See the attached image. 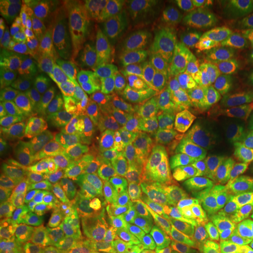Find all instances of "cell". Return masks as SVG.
Masks as SVG:
<instances>
[{
    "label": "cell",
    "instance_id": "obj_1",
    "mask_svg": "<svg viewBox=\"0 0 253 253\" xmlns=\"http://www.w3.org/2000/svg\"><path fill=\"white\" fill-rule=\"evenodd\" d=\"M187 17L204 55L217 135L212 183L222 186L253 128V13L238 1H194Z\"/></svg>",
    "mask_w": 253,
    "mask_h": 253
},
{
    "label": "cell",
    "instance_id": "obj_2",
    "mask_svg": "<svg viewBox=\"0 0 253 253\" xmlns=\"http://www.w3.org/2000/svg\"><path fill=\"white\" fill-rule=\"evenodd\" d=\"M151 73L158 83V117L173 163L194 180H212L217 165L215 123L203 48L189 17L168 33Z\"/></svg>",
    "mask_w": 253,
    "mask_h": 253
},
{
    "label": "cell",
    "instance_id": "obj_3",
    "mask_svg": "<svg viewBox=\"0 0 253 253\" xmlns=\"http://www.w3.org/2000/svg\"><path fill=\"white\" fill-rule=\"evenodd\" d=\"M86 21L99 31L111 54L132 69L159 55L172 24L170 6L139 0H75L69 1Z\"/></svg>",
    "mask_w": 253,
    "mask_h": 253
},
{
    "label": "cell",
    "instance_id": "obj_4",
    "mask_svg": "<svg viewBox=\"0 0 253 253\" xmlns=\"http://www.w3.org/2000/svg\"><path fill=\"white\" fill-rule=\"evenodd\" d=\"M81 170L23 148L6 146L0 161V197L38 212H52L73 176Z\"/></svg>",
    "mask_w": 253,
    "mask_h": 253
},
{
    "label": "cell",
    "instance_id": "obj_5",
    "mask_svg": "<svg viewBox=\"0 0 253 253\" xmlns=\"http://www.w3.org/2000/svg\"><path fill=\"white\" fill-rule=\"evenodd\" d=\"M118 159L121 165H141L161 173L166 180L173 174V163L165 145L158 117V83L149 73L134 106L118 126Z\"/></svg>",
    "mask_w": 253,
    "mask_h": 253
},
{
    "label": "cell",
    "instance_id": "obj_6",
    "mask_svg": "<svg viewBox=\"0 0 253 253\" xmlns=\"http://www.w3.org/2000/svg\"><path fill=\"white\" fill-rule=\"evenodd\" d=\"M66 7L45 13L28 11L20 0H1L0 3V37L23 68H34L61 36Z\"/></svg>",
    "mask_w": 253,
    "mask_h": 253
},
{
    "label": "cell",
    "instance_id": "obj_7",
    "mask_svg": "<svg viewBox=\"0 0 253 253\" xmlns=\"http://www.w3.org/2000/svg\"><path fill=\"white\" fill-rule=\"evenodd\" d=\"M166 186L214 242L229 241L231 226L236 217L235 208L219 186L177 174L172 176Z\"/></svg>",
    "mask_w": 253,
    "mask_h": 253
},
{
    "label": "cell",
    "instance_id": "obj_8",
    "mask_svg": "<svg viewBox=\"0 0 253 253\" xmlns=\"http://www.w3.org/2000/svg\"><path fill=\"white\" fill-rule=\"evenodd\" d=\"M113 193L97 176L79 170L69 181L52 214L59 226L99 232L113 212Z\"/></svg>",
    "mask_w": 253,
    "mask_h": 253
},
{
    "label": "cell",
    "instance_id": "obj_9",
    "mask_svg": "<svg viewBox=\"0 0 253 253\" xmlns=\"http://www.w3.org/2000/svg\"><path fill=\"white\" fill-rule=\"evenodd\" d=\"M168 180L161 173L141 165H121L111 193L118 210L144 222L148 231L155 225Z\"/></svg>",
    "mask_w": 253,
    "mask_h": 253
},
{
    "label": "cell",
    "instance_id": "obj_10",
    "mask_svg": "<svg viewBox=\"0 0 253 253\" xmlns=\"http://www.w3.org/2000/svg\"><path fill=\"white\" fill-rule=\"evenodd\" d=\"M94 58L97 65V91L106 110L120 126L138 99L141 86L132 69L111 54L101 41L94 48Z\"/></svg>",
    "mask_w": 253,
    "mask_h": 253
},
{
    "label": "cell",
    "instance_id": "obj_11",
    "mask_svg": "<svg viewBox=\"0 0 253 253\" xmlns=\"http://www.w3.org/2000/svg\"><path fill=\"white\" fill-rule=\"evenodd\" d=\"M54 214L1 201L0 253H34L51 235Z\"/></svg>",
    "mask_w": 253,
    "mask_h": 253
},
{
    "label": "cell",
    "instance_id": "obj_12",
    "mask_svg": "<svg viewBox=\"0 0 253 253\" xmlns=\"http://www.w3.org/2000/svg\"><path fill=\"white\" fill-rule=\"evenodd\" d=\"M149 232L170 253L181 252L211 239L168 187L163 191L158 219Z\"/></svg>",
    "mask_w": 253,
    "mask_h": 253
},
{
    "label": "cell",
    "instance_id": "obj_13",
    "mask_svg": "<svg viewBox=\"0 0 253 253\" xmlns=\"http://www.w3.org/2000/svg\"><path fill=\"white\" fill-rule=\"evenodd\" d=\"M78 131L83 138L84 144L90 149L96 159L97 169L107 180H114L118 169V135L120 128L117 121L113 118L109 111L97 114V116H81Z\"/></svg>",
    "mask_w": 253,
    "mask_h": 253
},
{
    "label": "cell",
    "instance_id": "obj_14",
    "mask_svg": "<svg viewBox=\"0 0 253 253\" xmlns=\"http://www.w3.org/2000/svg\"><path fill=\"white\" fill-rule=\"evenodd\" d=\"M27 151L42 155L52 161L68 165H84L94 170L97 163L94 156L84 144L76 126H49L41 141L27 148Z\"/></svg>",
    "mask_w": 253,
    "mask_h": 253
},
{
    "label": "cell",
    "instance_id": "obj_15",
    "mask_svg": "<svg viewBox=\"0 0 253 253\" xmlns=\"http://www.w3.org/2000/svg\"><path fill=\"white\" fill-rule=\"evenodd\" d=\"M33 104L26 83L18 79L17 89L6 117L1 120V141L7 146L23 148L28 126L33 123Z\"/></svg>",
    "mask_w": 253,
    "mask_h": 253
},
{
    "label": "cell",
    "instance_id": "obj_16",
    "mask_svg": "<svg viewBox=\"0 0 253 253\" xmlns=\"http://www.w3.org/2000/svg\"><path fill=\"white\" fill-rule=\"evenodd\" d=\"M99 248L97 232L59 226L34 253H97Z\"/></svg>",
    "mask_w": 253,
    "mask_h": 253
},
{
    "label": "cell",
    "instance_id": "obj_17",
    "mask_svg": "<svg viewBox=\"0 0 253 253\" xmlns=\"http://www.w3.org/2000/svg\"><path fill=\"white\" fill-rule=\"evenodd\" d=\"M100 253H151V239L128 224H120L103 238Z\"/></svg>",
    "mask_w": 253,
    "mask_h": 253
},
{
    "label": "cell",
    "instance_id": "obj_18",
    "mask_svg": "<svg viewBox=\"0 0 253 253\" xmlns=\"http://www.w3.org/2000/svg\"><path fill=\"white\" fill-rule=\"evenodd\" d=\"M65 84L66 81L56 78L52 73L40 66L31 81V87H30V99L33 107L37 111L42 109L49 100L65 91Z\"/></svg>",
    "mask_w": 253,
    "mask_h": 253
},
{
    "label": "cell",
    "instance_id": "obj_19",
    "mask_svg": "<svg viewBox=\"0 0 253 253\" xmlns=\"http://www.w3.org/2000/svg\"><path fill=\"white\" fill-rule=\"evenodd\" d=\"M65 90L71 94L76 107L81 111V116H97L107 111L97 89L86 87L83 84H79L78 82L76 83L66 82Z\"/></svg>",
    "mask_w": 253,
    "mask_h": 253
},
{
    "label": "cell",
    "instance_id": "obj_20",
    "mask_svg": "<svg viewBox=\"0 0 253 253\" xmlns=\"http://www.w3.org/2000/svg\"><path fill=\"white\" fill-rule=\"evenodd\" d=\"M18 78L14 73L9 55H0V117H6L17 89Z\"/></svg>",
    "mask_w": 253,
    "mask_h": 253
},
{
    "label": "cell",
    "instance_id": "obj_21",
    "mask_svg": "<svg viewBox=\"0 0 253 253\" xmlns=\"http://www.w3.org/2000/svg\"><path fill=\"white\" fill-rule=\"evenodd\" d=\"M231 239L238 253L253 249V211L238 214L231 226Z\"/></svg>",
    "mask_w": 253,
    "mask_h": 253
},
{
    "label": "cell",
    "instance_id": "obj_22",
    "mask_svg": "<svg viewBox=\"0 0 253 253\" xmlns=\"http://www.w3.org/2000/svg\"><path fill=\"white\" fill-rule=\"evenodd\" d=\"M78 83L86 87L97 89V65L94 58V48L83 45L78 68Z\"/></svg>",
    "mask_w": 253,
    "mask_h": 253
},
{
    "label": "cell",
    "instance_id": "obj_23",
    "mask_svg": "<svg viewBox=\"0 0 253 253\" xmlns=\"http://www.w3.org/2000/svg\"><path fill=\"white\" fill-rule=\"evenodd\" d=\"M41 68H44L45 71L49 73H52L54 76L66 81V75H68V68H66V61L62 52L56 48V49H51L48 54L45 55V58L42 59V65Z\"/></svg>",
    "mask_w": 253,
    "mask_h": 253
},
{
    "label": "cell",
    "instance_id": "obj_24",
    "mask_svg": "<svg viewBox=\"0 0 253 253\" xmlns=\"http://www.w3.org/2000/svg\"><path fill=\"white\" fill-rule=\"evenodd\" d=\"M241 179H242V184H244L246 194L251 199H253V141L251 142L249 148H248V152L245 155Z\"/></svg>",
    "mask_w": 253,
    "mask_h": 253
},
{
    "label": "cell",
    "instance_id": "obj_25",
    "mask_svg": "<svg viewBox=\"0 0 253 253\" xmlns=\"http://www.w3.org/2000/svg\"><path fill=\"white\" fill-rule=\"evenodd\" d=\"M48 128H49V126H46L45 123H42L41 120L34 117L33 123L28 126L27 135H26V141H24V145H23V149H27L30 146L37 144L38 141H41L46 134Z\"/></svg>",
    "mask_w": 253,
    "mask_h": 253
},
{
    "label": "cell",
    "instance_id": "obj_26",
    "mask_svg": "<svg viewBox=\"0 0 253 253\" xmlns=\"http://www.w3.org/2000/svg\"><path fill=\"white\" fill-rule=\"evenodd\" d=\"M177 253H225L224 249L217 244L214 242L212 239H208V241H204L199 245H194L191 248H187L184 251Z\"/></svg>",
    "mask_w": 253,
    "mask_h": 253
},
{
    "label": "cell",
    "instance_id": "obj_27",
    "mask_svg": "<svg viewBox=\"0 0 253 253\" xmlns=\"http://www.w3.org/2000/svg\"><path fill=\"white\" fill-rule=\"evenodd\" d=\"M218 245H219V246L224 249V252L225 253H238L235 251V248L231 245V242H229V241H222L221 244H218Z\"/></svg>",
    "mask_w": 253,
    "mask_h": 253
},
{
    "label": "cell",
    "instance_id": "obj_28",
    "mask_svg": "<svg viewBox=\"0 0 253 253\" xmlns=\"http://www.w3.org/2000/svg\"><path fill=\"white\" fill-rule=\"evenodd\" d=\"M244 253H253V249L252 251H248V252H244Z\"/></svg>",
    "mask_w": 253,
    "mask_h": 253
},
{
    "label": "cell",
    "instance_id": "obj_29",
    "mask_svg": "<svg viewBox=\"0 0 253 253\" xmlns=\"http://www.w3.org/2000/svg\"><path fill=\"white\" fill-rule=\"evenodd\" d=\"M252 13H253V6H252Z\"/></svg>",
    "mask_w": 253,
    "mask_h": 253
}]
</instances>
